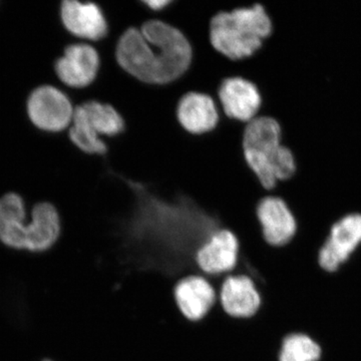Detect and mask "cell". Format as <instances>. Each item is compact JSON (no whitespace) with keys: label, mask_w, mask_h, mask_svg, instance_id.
<instances>
[{"label":"cell","mask_w":361,"mask_h":361,"mask_svg":"<svg viewBox=\"0 0 361 361\" xmlns=\"http://www.w3.org/2000/svg\"><path fill=\"white\" fill-rule=\"evenodd\" d=\"M61 18L66 30L78 39L99 42L108 35V20L103 9L94 2L65 0Z\"/></svg>","instance_id":"7c38bea8"},{"label":"cell","mask_w":361,"mask_h":361,"mask_svg":"<svg viewBox=\"0 0 361 361\" xmlns=\"http://www.w3.org/2000/svg\"><path fill=\"white\" fill-rule=\"evenodd\" d=\"M218 99L228 118L247 123L257 118L262 104L258 87L241 77L225 78L218 89Z\"/></svg>","instance_id":"30bf717a"},{"label":"cell","mask_w":361,"mask_h":361,"mask_svg":"<svg viewBox=\"0 0 361 361\" xmlns=\"http://www.w3.org/2000/svg\"><path fill=\"white\" fill-rule=\"evenodd\" d=\"M272 30L264 6L254 4L216 13L209 23V40L221 56L238 61L259 51Z\"/></svg>","instance_id":"3957f363"},{"label":"cell","mask_w":361,"mask_h":361,"mask_svg":"<svg viewBox=\"0 0 361 361\" xmlns=\"http://www.w3.org/2000/svg\"><path fill=\"white\" fill-rule=\"evenodd\" d=\"M99 137H118L125 132V118L113 104L89 101L75 108Z\"/></svg>","instance_id":"2e32d148"},{"label":"cell","mask_w":361,"mask_h":361,"mask_svg":"<svg viewBox=\"0 0 361 361\" xmlns=\"http://www.w3.org/2000/svg\"><path fill=\"white\" fill-rule=\"evenodd\" d=\"M281 140V127L271 116L254 118L242 135L244 160L268 191L276 187L278 180L290 179L296 171L293 154Z\"/></svg>","instance_id":"7a4b0ae2"},{"label":"cell","mask_w":361,"mask_h":361,"mask_svg":"<svg viewBox=\"0 0 361 361\" xmlns=\"http://www.w3.org/2000/svg\"><path fill=\"white\" fill-rule=\"evenodd\" d=\"M27 215L20 195L7 193L0 198V246L13 252H25Z\"/></svg>","instance_id":"9a60e30c"},{"label":"cell","mask_w":361,"mask_h":361,"mask_svg":"<svg viewBox=\"0 0 361 361\" xmlns=\"http://www.w3.org/2000/svg\"><path fill=\"white\" fill-rule=\"evenodd\" d=\"M360 245L361 214H348L330 228L318 254V263L326 272H336L350 260Z\"/></svg>","instance_id":"5b68a950"},{"label":"cell","mask_w":361,"mask_h":361,"mask_svg":"<svg viewBox=\"0 0 361 361\" xmlns=\"http://www.w3.org/2000/svg\"><path fill=\"white\" fill-rule=\"evenodd\" d=\"M115 58L125 73L145 85H166L182 78L193 65L191 42L177 26L149 20L129 27L116 42Z\"/></svg>","instance_id":"6da1fadb"},{"label":"cell","mask_w":361,"mask_h":361,"mask_svg":"<svg viewBox=\"0 0 361 361\" xmlns=\"http://www.w3.org/2000/svg\"><path fill=\"white\" fill-rule=\"evenodd\" d=\"M68 135L71 142L85 154L104 156L108 153V144L87 125L85 118L75 110Z\"/></svg>","instance_id":"ac0fdd59"},{"label":"cell","mask_w":361,"mask_h":361,"mask_svg":"<svg viewBox=\"0 0 361 361\" xmlns=\"http://www.w3.org/2000/svg\"><path fill=\"white\" fill-rule=\"evenodd\" d=\"M99 68V52L87 44L68 45L56 63L59 80L73 89H84L92 85L97 80Z\"/></svg>","instance_id":"9c48e42d"},{"label":"cell","mask_w":361,"mask_h":361,"mask_svg":"<svg viewBox=\"0 0 361 361\" xmlns=\"http://www.w3.org/2000/svg\"><path fill=\"white\" fill-rule=\"evenodd\" d=\"M63 234L61 212L54 204L40 202L33 207L25 232V253L40 256L51 251Z\"/></svg>","instance_id":"ba28073f"},{"label":"cell","mask_w":361,"mask_h":361,"mask_svg":"<svg viewBox=\"0 0 361 361\" xmlns=\"http://www.w3.org/2000/svg\"><path fill=\"white\" fill-rule=\"evenodd\" d=\"M322 349L312 337L302 332H293L284 337L278 361H319Z\"/></svg>","instance_id":"e0dca14e"},{"label":"cell","mask_w":361,"mask_h":361,"mask_svg":"<svg viewBox=\"0 0 361 361\" xmlns=\"http://www.w3.org/2000/svg\"><path fill=\"white\" fill-rule=\"evenodd\" d=\"M256 217L266 244L275 248L288 245L296 236L298 223L288 203L281 197H263L256 206Z\"/></svg>","instance_id":"8992f818"},{"label":"cell","mask_w":361,"mask_h":361,"mask_svg":"<svg viewBox=\"0 0 361 361\" xmlns=\"http://www.w3.org/2000/svg\"><path fill=\"white\" fill-rule=\"evenodd\" d=\"M40 361H54V360H51V358H44V360H42Z\"/></svg>","instance_id":"ffe728a7"},{"label":"cell","mask_w":361,"mask_h":361,"mask_svg":"<svg viewBox=\"0 0 361 361\" xmlns=\"http://www.w3.org/2000/svg\"><path fill=\"white\" fill-rule=\"evenodd\" d=\"M240 243L230 230H217L197 251V267L207 278L227 276L238 264Z\"/></svg>","instance_id":"52a82bcc"},{"label":"cell","mask_w":361,"mask_h":361,"mask_svg":"<svg viewBox=\"0 0 361 361\" xmlns=\"http://www.w3.org/2000/svg\"><path fill=\"white\" fill-rule=\"evenodd\" d=\"M174 297L180 312L191 322L203 320L219 301L210 280L200 274L180 279L176 284Z\"/></svg>","instance_id":"8fae6325"},{"label":"cell","mask_w":361,"mask_h":361,"mask_svg":"<svg viewBox=\"0 0 361 361\" xmlns=\"http://www.w3.org/2000/svg\"><path fill=\"white\" fill-rule=\"evenodd\" d=\"M27 114L35 127L58 133L70 127L75 108L65 92L51 85H42L28 97Z\"/></svg>","instance_id":"277c9868"},{"label":"cell","mask_w":361,"mask_h":361,"mask_svg":"<svg viewBox=\"0 0 361 361\" xmlns=\"http://www.w3.org/2000/svg\"><path fill=\"white\" fill-rule=\"evenodd\" d=\"M176 116L180 127L195 135L213 132L220 120L219 111L212 97L201 92H189L180 97Z\"/></svg>","instance_id":"5bb4252c"},{"label":"cell","mask_w":361,"mask_h":361,"mask_svg":"<svg viewBox=\"0 0 361 361\" xmlns=\"http://www.w3.org/2000/svg\"><path fill=\"white\" fill-rule=\"evenodd\" d=\"M141 4L154 13H161L164 9L170 6L173 1H170V0H147V1H142Z\"/></svg>","instance_id":"d6986e66"},{"label":"cell","mask_w":361,"mask_h":361,"mask_svg":"<svg viewBox=\"0 0 361 361\" xmlns=\"http://www.w3.org/2000/svg\"><path fill=\"white\" fill-rule=\"evenodd\" d=\"M218 297L226 314L234 319H250L262 304L257 286L247 275H227Z\"/></svg>","instance_id":"4fadbf2b"}]
</instances>
